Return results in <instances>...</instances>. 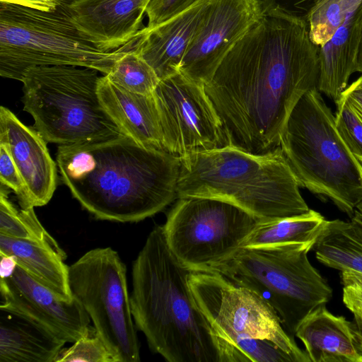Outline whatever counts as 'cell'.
I'll use <instances>...</instances> for the list:
<instances>
[{
  "instance_id": "3",
  "label": "cell",
  "mask_w": 362,
  "mask_h": 362,
  "mask_svg": "<svg viewBox=\"0 0 362 362\" xmlns=\"http://www.w3.org/2000/svg\"><path fill=\"white\" fill-rule=\"evenodd\" d=\"M192 272L170 250L163 226H156L133 263L134 323L168 362H222L223 342L190 290Z\"/></svg>"
},
{
  "instance_id": "19",
  "label": "cell",
  "mask_w": 362,
  "mask_h": 362,
  "mask_svg": "<svg viewBox=\"0 0 362 362\" xmlns=\"http://www.w3.org/2000/svg\"><path fill=\"white\" fill-rule=\"evenodd\" d=\"M295 335L313 362H362V343L354 324L329 313L325 305L300 323Z\"/></svg>"
},
{
  "instance_id": "25",
  "label": "cell",
  "mask_w": 362,
  "mask_h": 362,
  "mask_svg": "<svg viewBox=\"0 0 362 362\" xmlns=\"http://www.w3.org/2000/svg\"><path fill=\"white\" fill-rule=\"evenodd\" d=\"M8 192L6 186L1 184L0 233L38 243L66 259L65 252L42 226L35 215L34 208L18 209L9 200Z\"/></svg>"
},
{
  "instance_id": "27",
  "label": "cell",
  "mask_w": 362,
  "mask_h": 362,
  "mask_svg": "<svg viewBox=\"0 0 362 362\" xmlns=\"http://www.w3.org/2000/svg\"><path fill=\"white\" fill-rule=\"evenodd\" d=\"M362 0H322L310 12L307 23L311 40L327 43Z\"/></svg>"
},
{
  "instance_id": "18",
  "label": "cell",
  "mask_w": 362,
  "mask_h": 362,
  "mask_svg": "<svg viewBox=\"0 0 362 362\" xmlns=\"http://www.w3.org/2000/svg\"><path fill=\"white\" fill-rule=\"evenodd\" d=\"M98 91L104 109L126 136L144 146L165 150L153 94L129 91L110 81L106 75L100 76Z\"/></svg>"
},
{
  "instance_id": "17",
  "label": "cell",
  "mask_w": 362,
  "mask_h": 362,
  "mask_svg": "<svg viewBox=\"0 0 362 362\" xmlns=\"http://www.w3.org/2000/svg\"><path fill=\"white\" fill-rule=\"evenodd\" d=\"M210 0H199L161 24L142 28L132 50L139 54L160 80L180 72L181 62L207 11Z\"/></svg>"
},
{
  "instance_id": "34",
  "label": "cell",
  "mask_w": 362,
  "mask_h": 362,
  "mask_svg": "<svg viewBox=\"0 0 362 362\" xmlns=\"http://www.w3.org/2000/svg\"><path fill=\"white\" fill-rule=\"evenodd\" d=\"M355 37V70L362 74V1L354 11Z\"/></svg>"
},
{
  "instance_id": "41",
  "label": "cell",
  "mask_w": 362,
  "mask_h": 362,
  "mask_svg": "<svg viewBox=\"0 0 362 362\" xmlns=\"http://www.w3.org/2000/svg\"><path fill=\"white\" fill-rule=\"evenodd\" d=\"M63 1H68V2H72V1H74L75 0H63Z\"/></svg>"
},
{
  "instance_id": "24",
  "label": "cell",
  "mask_w": 362,
  "mask_h": 362,
  "mask_svg": "<svg viewBox=\"0 0 362 362\" xmlns=\"http://www.w3.org/2000/svg\"><path fill=\"white\" fill-rule=\"evenodd\" d=\"M313 248L325 265L362 277V244L347 232L343 221H327Z\"/></svg>"
},
{
  "instance_id": "4",
  "label": "cell",
  "mask_w": 362,
  "mask_h": 362,
  "mask_svg": "<svg viewBox=\"0 0 362 362\" xmlns=\"http://www.w3.org/2000/svg\"><path fill=\"white\" fill-rule=\"evenodd\" d=\"M177 199L207 197L231 203L262 221L310 209L281 147L253 154L226 146L180 157Z\"/></svg>"
},
{
  "instance_id": "16",
  "label": "cell",
  "mask_w": 362,
  "mask_h": 362,
  "mask_svg": "<svg viewBox=\"0 0 362 362\" xmlns=\"http://www.w3.org/2000/svg\"><path fill=\"white\" fill-rule=\"evenodd\" d=\"M151 0H75L69 3L72 21L81 35L98 49L114 51L144 28Z\"/></svg>"
},
{
  "instance_id": "5",
  "label": "cell",
  "mask_w": 362,
  "mask_h": 362,
  "mask_svg": "<svg viewBox=\"0 0 362 362\" xmlns=\"http://www.w3.org/2000/svg\"><path fill=\"white\" fill-rule=\"evenodd\" d=\"M280 147L300 187L331 200L350 217L362 201V162L351 153L317 88L291 112Z\"/></svg>"
},
{
  "instance_id": "33",
  "label": "cell",
  "mask_w": 362,
  "mask_h": 362,
  "mask_svg": "<svg viewBox=\"0 0 362 362\" xmlns=\"http://www.w3.org/2000/svg\"><path fill=\"white\" fill-rule=\"evenodd\" d=\"M199 0H151L146 9L148 25L151 29L185 11Z\"/></svg>"
},
{
  "instance_id": "32",
  "label": "cell",
  "mask_w": 362,
  "mask_h": 362,
  "mask_svg": "<svg viewBox=\"0 0 362 362\" xmlns=\"http://www.w3.org/2000/svg\"><path fill=\"white\" fill-rule=\"evenodd\" d=\"M322 0H261L263 13L307 23L312 10Z\"/></svg>"
},
{
  "instance_id": "40",
  "label": "cell",
  "mask_w": 362,
  "mask_h": 362,
  "mask_svg": "<svg viewBox=\"0 0 362 362\" xmlns=\"http://www.w3.org/2000/svg\"><path fill=\"white\" fill-rule=\"evenodd\" d=\"M0 277L1 279L7 278L13 273L18 264L17 262L13 257L10 255L0 253Z\"/></svg>"
},
{
  "instance_id": "39",
  "label": "cell",
  "mask_w": 362,
  "mask_h": 362,
  "mask_svg": "<svg viewBox=\"0 0 362 362\" xmlns=\"http://www.w3.org/2000/svg\"><path fill=\"white\" fill-rule=\"evenodd\" d=\"M343 301L354 315V325L362 343V302L345 296H343Z\"/></svg>"
},
{
  "instance_id": "14",
  "label": "cell",
  "mask_w": 362,
  "mask_h": 362,
  "mask_svg": "<svg viewBox=\"0 0 362 362\" xmlns=\"http://www.w3.org/2000/svg\"><path fill=\"white\" fill-rule=\"evenodd\" d=\"M0 296V308L33 320L66 343L88 330L90 318L80 301L59 298L18 264L11 276L1 279Z\"/></svg>"
},
{
  "instance_id": "8",
  "label": "cell",
  "mask_w": 362,
  "mask_h": 362,
  "mask_svg": "<svg viewBox=\"0 0 362 362\" xmlns=\"http://www.w3.org/2000/svg\"><path fill=\"white\" fill-rule=\"evenodd\" d=\"M312 243L245 247L209 271L217 272L260 297L293 337L303 319L332 298V290L313 267Z\"/></svg>"
},
{
  "instance_id": "28",
  "label": "cell",
  "mask_w": 362,
  "mask_h": 362,
  "mask_svg": "<svg viewBox=\"0 0 362 362\" xmlns=\"http://www.w3.org/2000/svg\"><path fill=\"white\" fill-rule=\"evenodd\" d=\"M224 362H296L290 354L270 340L237 337L226 344Z\"/></svg>"
},
{
  "instance_id": "11",
  "label": "cell",
  "mask_w": 362,
  "mask_h": 362,
  "mask_svg": "<svg viewBox=\"0 0 362 362\" xmlns=\"http://www.w3.org/2000/svg\"><path fill=\"white\" fill-rule=\"evenodd\" d=\"M189 286L194 300L223 344L240 337L270 340L294 358L310 362L283 327L275 310L250 290L217 272H192Z\"/></svg>"
},
{
  "instance_id": "2",
  "label": "cell",
  "mask_w": 362,
  "mask_h": 362,
  "mask_svg": "<svg viewBox=\"0 0 362 362\" xmlns=\"http://www.w3.org/2000/svg\"><path fill=\"white\" fill-rule=\"evenodd\" d=\"M57 164L73 197L98 219L138 222L177 198L180 157L127 136L59 145Z\"/></svg>"
},
{
  "instance_id": "36",
  "label": "cell",
  "mask_w": 362,
  "mask_h": 362,
  "mask_svg": "<svg viewBox=\"0 0 362 362\" xmlns=\"http://www.w3.org/2000/svg\"><path fill=\"white\" fill-rule=\"evenodd\" d=\"M343 296L362 302V277L351 273L341 272Z\"/></svg>"
},
{
  "instance_id": "30",
  "label": "cell",
  "mask_w": 362,
  "mask_h": 362,
  "mask_svg": "<svg viewBox=\"0 0 362 362\" xmlns=\"http://www.w3.org/2000/svg\"><path fill=\"white\" fill-rule=\"evenodd\" d=\"M335 103L337 129L351 153L362 162V123L342 94Z\"/></svg>"
},
{
  "instance_id": "23",
  "label": "cell",
  "mask_w": 362,
  "mask_h": 362,
  "mask_svg": "<svg viewBox=\"0 0 362 362\" xmlns=\"http://www.w3.org/2000/svg\"><path fill=\"white\" fill-rule=\"evenodd\" d=\"M326 222L322 215L312 209L298 216L259 221L242 247L288 243L315 245Z\"/></svg>"
},
{
  "instance_id": "21",
  "label": "cell",
  "mask_w": 362,
  "mask_h": 362,
  "mask_svg": "<svg viewBox=\"0 0 362 362\" xmlns=\"http://www.w3.org/2000/svg\"><path fill=\"white\" fill-rule=\"evenodd\" d=\"M0 253L12 256L17 264L59 298L73 300L69 283V267L65 259L36 242L11 238L0 233Z\"/></svg>"
},
{
  "instance_id": "13",
  "label": "cell",
  "mask_w": 362,
  "mask_h": 362,
  "mask_svg": "<svg viewBox=\"0 0 362 362\" xmlns=\"http://www.w3.org/2000/svg\"><path fill=\"white\" fill-rule=\"evenodd\" d=\"M263 16L261 0H210L180 72L205 86L230 49Z\"/></svg>"
},
{
  "instance_id": "1",
  "label": "cell",
  "mask_w": 362,
  "mask_h": 362,
  "mask_svg": "<svg viewBox=\"0 0 362 362\" xmlns=\"http://www.w3.org/2000/svg\"><path fill=\"white\" fill-rule=\"evenodd\" d=\"M319 52L306 22L264 15L204 86L226 146L253 154L280 147L293 109L317 88Z\"/></svg>"
},
{
  "instance_id": "20",
  "label": "cell",
  "mask_w": 362,
  "mask_h": 362,
  "mask_svg": "<svg viewBox=\"0 0 362 362\" xmlns=\"http://www.w3.org/2000/svg\"><path fill=\"white\" fill-rule=\"evenodd\" d=\"M65 343L33 320L0 308V362H54Z\"/></svg>"
},
{
  "instance_id": "31",
  "label": "cell",
  "mask_w": 362,
  "mask_h": 362,
  "mask_svg": "<svg viewBox=\"0 0 362 362\" xmlns=\"http://www.w3.org/2000/svg\"><path fill=\"white\" fill-rule=\"evenodd\" d=\"M0 181L16 193L21 208H33L30 206L26 188L18 169L8 146L4 143H0Z\"/></svg>"
},
{
  "instance_id": "15",
  "label": "cell",
  "mask_w": 362,
  "mask_h": 362,
  "mask_svg": "<svg viewBox=\"0 0 362 362\" xmlns=\"http://www.w3.org/2000/svg\"><path fill=\"white\" fill-rule=\"evenodd\" d=\"M0 143L6 144L24 182L30 207L47 204L57 187V164L46 141L7 107H0Z\"/></svg>"
},
{
  "instance_id": "22",
  "label": "cell",
  "mask_w": 362,
  "mask_h": 362,
  "mask_svg": "<svg viewBox=\"0 0 362 362\" xmlns=\"http://www.w3.org/2000/svg\"><path fill=\"white\" fill-rule=\"evenodd\" d=\"M354 11L332 37L320 47L317 89L334 102L348 86L351 75L356 72Z\"/></svg>"
},
{
  "instance_id": "37",
  "label": "cell",
  "mask_w": 362,
  "mask_h": 362,
  "mask_svg": "<svg viewBox=\"0 0 362 362\" xmlns=\"http://www.w3.org/2000/svg\"><path fill=\"white\" fill-rule=\"evenodd\" d=\"M347 232L362 244V201L356 206L350 222L344 221Z\"/></svg>"
},
{
  "instance_id": "26",
  "label": "cell",
  "mask_w": 362,
  "mask_h": 362,
  "mask_svg": "<svg viewBox=\"0 0 362 362\" xmlns=\"http://www.w3.org/2000/svg\"><path fill=\"white\" fill-rule=\"evenodd\" d=\"M106 76L115 84L143 95L153 94L160 81L153 68L134 50L119 57Z\"/></svg>"
},
{
  "instance_id": "29",
  "label": "cell",
  "mask_w": 362,
  "mask_h": 362,
  "mask_svg": "<svg viewBox=\"0 0 362 362\" xmlns=\"http://www.w3.org/2000/svg\"><path fill=\"white\" fill-rule=\"evenodd\" d=\"M114 362L94 327L68 348L62 349L54 362Z\"/></svg>"
},
{
  "instance_id": "6",
  "label": "cell",
  "mask_w": 362,
  "mask_h": 362,
  "mask_svg": "<svg viewBox=\"0 0 362 362\" xmlns=\"http://www.w3.org/2000/svg\"><path fill=\"white\" fill-rule=\"evenodd\" d=\"M55 10L41 11L0 2V75L21 81L24 72L40 66H75L107 74L132 42L104 51L81 35L69 3L57 0Z\"/></svg>"
},
{
  "instance_id": "38",
  "label": "cell",
  "mask_w": 362,
  "mask_h": 362,
  "mask_svg": "<svg viewBox=\"0 0 362 362\" xmlns=\"http://www.w3.org/2000/svg\"><path fill=\"white\" fill-rule=\"evenodd\" d=\"M8 3L41 11H52L56 9L57 0H0Z\"/></svg>"
},
{
  "instance_id": "9",
  "label": "cell",
  "mask_w": 362,
  "mask_h": 362,
  "mask_svg": "<svg viewBox=\"0 0 362 362\" xmlns=\"http://www.w3.org/2000/svg\"><path fill=\"white\" fill-rule=\"evenodd\" d=\"M69 283L113 361H140L127 268L118 253L111 247L88 251L69 267Z\"/></svg>"
},
{
  "instance_id": "12",
  "label": "cell",
  "mask_w": 362,
  "mask_h": 362,
  "mask_svg": "<svg viewBox=\"0 0 362 362\" xmlns=\"http://www.w3.org/2000/svg\"><path fill=\"white\" fill-rule=\"evenodd\" d=\"M153 95L166 151L181 157L226 146L220 119L204 85L178 72L160 80Z\"/></svg>"
},
{
  "instance_id": "35",
  "label": "cell",
  "mask_w": 362,
  "mask_h": 362,
  "mask_svg": "<svg viewBox=\"0 0 362 362\" xmlns=\"http://www.w3.org/2000/svg\"><path fill=\"white\" fill-rule=\"evenodd\" d=\"M362 123V74L341 93Z\"/></svg>"
},
{
  "instance_id": "10",
  "label": "cell",
  "mask_w": 362,
  "mask_h": 362,
  "mask_svg": "<svg viewBox=\"0 0 362 362\" xmlns=\"http://www.w3.org/2000/svg\"><path fill=\"white\" fill-rule=\"evenodd\" d=\"M262 221L218 199H178L163 226L168 245L192 272H205L235 254Z\"/></svg>"
},
{
  "instance_id": "7",
  "label": "cell",
  "mask_w": 362,
  "mask_h": 362,
  "mask_svg": "<svg viewBox=\"0 0 362 362\" xmlns=\"http://www.w3.org/2000/svg\"><path fill=\"white\" fill-rule=\"evenodd\" d=\"M98 73L66 65L35 66L24 72L23 109L46 142L67 145L126 136L100 102Z\"/></svg>"
}]
</instances>
